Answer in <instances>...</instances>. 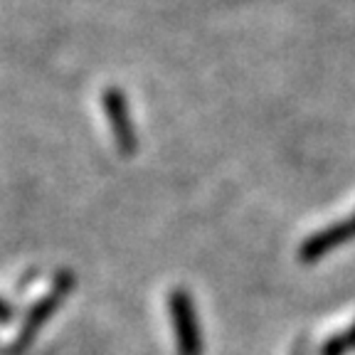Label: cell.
<instances>
[{"label": "cell", "instance_id": "obj_1", "mask_svg": "<svg viewBox=\"0 0 355 355\" xmlns=\"http://www.w3.org/2000/svg\"><path fill=\"white\" fill-rule=\"evenodd\" d=\"M173 331H175L178 355H202V328L195 313L193 299L185 288H173L168 296Z\"/></svg>", "mask_w": 355, "mask_h": 355}, {"label": "cell", "instance_id": "obj_6", "mask_svg": "<svg viewBox=\"0 0 355 355\" xmlns=\"http://www.w3.org/2000/svg\"><path fill=\"white\" fill-rule=\"evenodd\" d=\"M10 321H12V306L0 299V323H10Z\"/></svg>", "mask_w": 355, "mask_h": 355}, {"label": "cell", "instance_id": "obj_3", "mask_svg": "<svg viewBox=\"0 0 355 355\" xmlns=\"http://www.w3.org/2000/svg\"><path fill=\"white\" fill-rule=\"evenodd\" d=\"M101 104H104L106 121H109V128H111V133H114L116 148L121 150L123 155L136 153L139 139H136V128H133V121H131L126 94H123L121 89L109 87L104 92V96H101Z\"/></svg>", "mask_w": 355, "mask_h": 355}, {"label": "cell", "instance_id": "obj_2", "mask_svg": "<svg viewBox=\"0 0 355 355\" xmlns=\"http://www.w3.org/2000/svg\"><path fill=\"white\" fill-rule=\"evenodd\" d=\"M72 288H74L72 272H62L60 277L55 279V286L50 288V294L44 296V299H40L37 304L30 309L28 318H25V323H22L20 333H17L15 350H25L35 338H37V333L47 326V321L52 318V313L64 304L67 294H69Z\"/></svg>", "mask_w": 355, "mask_h": 355}, {"label": "cell", "instance_id": "obj_4", "mask_svg": "<svg viewBox=\"0 0 355 355\" xmlns=\"http://www.w3.org/2000/svg\"><path fill=\"white\" fill-rule=\"evenodd\" d=\"M355 234V215L353 220L340 222V225H333V227L323 230V232L309 237L304 244H301V259L304 261H316L321 259L326 252H331L333 247L343 244L345 239H350Z\"/></svg>", "mask_w": 355, "mask_h": 355}, {"label": "cell", "instance_id": "obj_5", "mask_svg": "<svg viewBox=\"0 0 355 355\" xmlns=\"http://www.w3.org/2000/svg\"><path fill=\"white\" fill-rule=\"evenodd\" d=\"M355 348V326L350 331H345L343 336H336L321 348V355H343L345 350Z\"/></svg>", "mask_w": 355, "mask_h": 355}]
</instances>
